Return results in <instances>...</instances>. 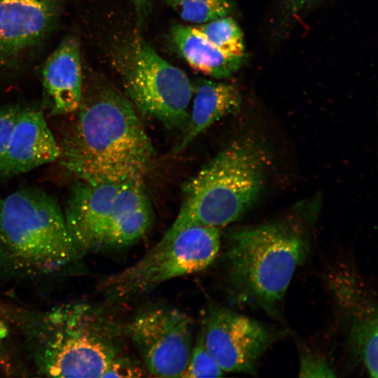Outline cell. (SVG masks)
I'll return each mask as SVG.
<instances>
[{"instance_id": "cell-27", "label": "cell", "mask_w": 378, "mask_h": 378, "mask_svg": "<svg viewBox=\"0 0 378 378\" xmlns=\"http://www.w3.org/2000/svg\"><path fill=\"white\" fill-rule=\"evenodd\" d=\"M202 1L206 2L208 4H212V5L225 6V7H227L232 9H234V0H202Z\"/></svg>"}, {"instance_id": "cell-24", "label": "cell", "mask_w": 378, "mask_h": 378, "mask_svg": "<svg viewBox=\"0 0 378 378\" xmlns=\"http://www.w3.org/2000/svg\"><path fill=\"white\" fill-rule=\"evenodd\" d=\"M135 11L136 24L139 31L147 20L151 10L152 0H130Z\"/></svg>"}, {"instance_id": "cell-15", "label": "cell", "mask_w": 378, "mask_h": 378, "mask_svg": "<svg viewBox=\"0 0 378 378\" xmlns=\"http://www.w3.org/2000/svg\"><path fill=\"white\" fill-rule=\"evenodd\" d=\"M193 92L192 110L175 152L183 150L216 121L237 111L241 105V94L232 84L198 79Z\"/></svg>"}, {"instance_id": "cell-3", "label": "cell", "mask_w": 378, "mask_h": 378, "mask_svg": "<svg viewBox=\"0 0 378 378\" xmlns=\"http://www.w3.org/2000/svg\"><path fill=\"white\" fill-rule=\"evenodd\" d=\"M269 162L253 139L229 145L185 184L179 212L167 232L192 225L219 228L239 219L260 196Z\"/></svg>"}, {"instance_id": "cell-5", "label": "cell", "mask_w": 378, "mask_h": 378, "mask_svg": "<svg viewBox=\"0 0 378 378\" xmlns=\"http://www.w3.org/2000/svg\"><path fill=\"white\" fill-rule=\"evenodd\" d=\"M0 251L20 265L41 272L58 270L79 253L60 206L35 188L0 198Z\"/></svg>"}, {"instance_id": "cell-6", "label": "cell", "mask_w": 378, "mask_h": 378, "mask_svg": "<svg viewBox=\"0 0 378 378\" xmlns=\"http://www.w3.org/2000/svg\"><path fill=\"white\" fill-rule=\"evenodd\" d=\"M113 61L134 106L168 128L186 126L193 85L184 71L163 59L138 33L115 48Z\"/></svg>"}, {"instance_id": "cell-19", "label": "cell", "mask_w": 378, "mask_h": 378, "mask_svg": "<svg viewBox=\"0 0 378 378\" xmlns=\"http://www.w3.org/2000/svg\"><path fill=\"white\" fill-rule=\"evenodd\" d=\"M183 20L196 24L229 15L234 9L212 5L202 0H163Z\"/></svg>"}, {"instance_id": "cell-1", "label": "cell", "mask_w": 378, "mask_h": 378, "mask_svg": "<svg viewBox=\"0 0 378 378\" xmlns=\"http://www.w3.org/2000/svg\"><path fill=\"white\" fill-rule=\"evenodd\" d=\"M76 111L60 147L63 166L87 182L143 179L154 150L131 102L106 88Z\"/></svg>"}, {"instance_id": "cell-25", "label": "cell", "mask_w": 378, "mask_h": 378, "mask_svg": "<svg viewBox=\"0 0 378 378\" xmlns=\"http://www.w3.org/2000/svg\"><path fill=\"white\" fill-rule=\"evenodd\" d=\"M316 0H284L283 8L287 16H295L309 7Z\"/></svg>"}, {"instance_id": "cell-18", "label": "cell", "mask_w": 378, "mask_h": 378, "mask_svg": "<svg viewBox=\"0 0 378 378\" xmlns=\"http://www.w3.org/2000/svg\"><path fill=\"white\" fill-rule=\"evenodd\" d=\"M192 29L222 52L232 56L244 57L242 31L230 15L191 26Z\"/></svg>"}, {"instance_id": "cell-11", "label": "cell", "mask_w": 378, "mask_h": 378, "mask_svg": "<svg viewBox=\"0 0 378 378\" xmlns=\"http://www.w3.org/2000/svg\"><path fill=\"white\" fill-rule=\"evenodd\" d=\"M64 0H0V70L13 69L52 33Z\"/></svg>"}, {"instance_id": "cell-20", "label": "cell", "mask_w": 378, "mask_h": 378, "mask_svg": "<svg viewBox=\"0 0 378 378\" xmlns=\"http://www.w3.org/2000/svg\"><path fill=\"white\" fill-rule=\"evenodd\" d=\"M223 373V370L205 346L201 329L192 346L188 365L181 377H217L222 376Z\"/></svg>"}, {"instance_id": "cell-12", "label": "cell", "mask_w": 378, "mask_h": 378, "mask_svg": "<svg viewBox=\"0 0 378 378\" xmlns=\"http://www.w3.org/2000/svg\"><path fill=\"white\" fill-rule=\"evenodd\" d=\"M122 183L79 180L72 186L64 214L78 253L102 248L116 212Z\"/></svg>"}, {"instance_id": "cell-9", "label": "cell", "mask_w": 378, "mask_h": 378, "mask_svg": "<svg viewBox=\"0 0 378 378\" xmlns=\"http://www.w3.org/2000/svg\"><path fill=\"white\" fill-rule=\"evenodd\" d=\"M205 346L223 372L255 375L267 351L288 330L210 302L202 327Z\"/></svg>"}, {"instance_id": "cell-4", "label": "cell", "mask_w": 378, "mask_h": 378, "mask_svg": "<svg viewBox=\"0 0 378 378\" xmlns=\"http://www.w3.org/2000/svg\"><path fill=\"white\" fill-rule=\"evenodd\" d=\"M120 328L101 309L68 304L46 313L32 333L42 374L55 377H102L120 354Z\"/></svg>"}, {"instance_id": "cell-14", "label": "cell", "mask_w": 378, "mask_h": 378, "mask_svg": "<svg viewBox=\"0 0 378 378\" xmlns=\"http://www.w3.org/2000/svg\"><path fill=\"white\" fill-rule=\"evenodd\" d=\"M42 81L51 103V113L76 111L83 98V74L80 46L74 36L63 39L43 64Z\"/></svg>"}, {"instance_id": "cell-2", "label": "cell", "mask_w": 378, "mask_h": 378, "mask_svg": "<svg viewBox=\"0 0 378 378\" xmlns=\"http://www.w3.org/2000/svg\"><path fill=\"white\" fill-rule=\"evenodd\" d=\"M309 251L307 234L293 222L233 230L223 251L227 291L237 304L277 317L292 279Z\"/></svg>"}, {"instance_id": "cell-10", "label": "cell", "mask_w": 378, "mask_h": 378, "mask_svg": "<svg viewBox=\"0 0 378 378\" xmlns=\"http://www.w3.org/2000/svg\"><path fill=\"white\" fill-rule=\"evenodd\" d=\"M126 333L152 375L181 377L193 346L192 322L185 312L168 306H148L132 318Z\"/></svg>"}, {"instance_id": "cell-7", "label": "cell", "mask_w": 378, "mask_h": 378, "mask_svg": "<svg viewBox=\"0 0 378 378\" xmlns=\"http://www.w3.org/2000/svg\"><path fill=\"white\" fill-rule=\"evenodd\" d=\"M220 244L218 227L192 225L166 232L140 260L105 281L106 294L113 302L126 301L168 280L203 270L218 255Z\"/></svg>"}, {"instance_id": "cell-13", "label": "cell", "mask_w": 378, "mask_h": 378, "mask_svg": "<svg viewBox=\"0 0 378 378\" xmlns=\"http://www.w3.org/2000/svg\"><path fill=\"white\" fill-rule=\"evenodd\" d=\"M60 155L43 113L22 109L0 159V181L55 161Z\"/></svg>"}, {"instance_id": "cell-16", "label": "cell", "mask_w": 378, "mask_h": 378, "mask_svg": "<svg viewBox=\"0 0 378 378\" xmlns=\"http://www.w3.org/2000/svg\"><path fill=\"white\" fill-rule=\"evenodd\" d=\"M152 220V209L143 179L122 183L114 218L104 237L102 248H120L141 239Z\"/></svg>"}, {"instance_id": "cell-21", "label": "cell", "mask_w": 378, "mask_h": 378, "mask_svg": "<svg viewBox=\"0 0 378 378\" xmlns=\"http://www.w3.org/2000/svg\"><path fill=\"white\" fill-rule=\"evenodd\" d=\"M299 377H335L332 361L323 352L307 346L299 350Z\"/></svg>"}, {"instance_id": "cell-22", "label": "cell", "mask_w": 378, "mask_h": 378, "mask_svg": "<svg viewBox=\"0 0 378 378\" xmlns=\"http://www.w3.org/2000/svg\"><path fill=\"white\" fill-rule=\"evenodd\" d=\"M141 376L142 370L135 361L119 354L111 362L102 377H139Z\"/></svg>"}, {"instance_id": "cell-8", "label": "cell", "mask_w": 378, "mask_h": 378, "mask_svg": "<svg viewBox=\"0 0 378 378\" xmlns=\"http://www.w3.org/2000/svg\"><path fill=\"white\" fill-rule=\"evenodd\" d=\"M324 278L350 358L368 376L377 378L378 316L375 293L348 261L329 267Z\"/></svg>"}, {"instance_id": "cell-26", "label": "cell", "mask_w": 378, "mask_h": 378, "mask_svg": "<svg viewBox=\"0 0 378 378\" xmlns=\"http://www.w3.org/2000/svg\"><path fill=\"white\" fill-rule=\"evenodd\" d=\"M9 329L6 323L0 319V367L8 368V360L4 356V343L8 336Z\"/></svg>"}, {"instance_id": "cell-17", "label": "cell", "mask_w": 378, "mask_h": 378, "mask_svg": "<svg viewBox=\"0 0 378 378\" xmlns=\"http://www.w3.org/2000/svg\"><path fill=\"white\" fill-rule=\"evenodd\" d=\"M171 41L181 57L197 71L220 80L232 76L244 57L227 55L196 33L191 26L176 24L170 29Z\"/></svg>"}, {"instance_id": "cell-23", "label": "cell", "mask_w": 378, "mask_h": 378, "mask_svg": "<svg viewBox=\"0 0 378 378\" xmlns=\"http://www.w3.org/2000/svg\"><path fill=\"white\" fill-rule=\"evenodd\" d=\"M22 110L20 106L14 105L0 107V159Z\"/></svg>"}]
</instances>
